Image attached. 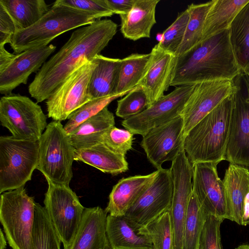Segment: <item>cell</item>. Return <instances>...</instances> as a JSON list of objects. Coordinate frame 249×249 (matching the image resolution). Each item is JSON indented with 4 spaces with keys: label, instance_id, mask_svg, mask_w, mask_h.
Masks as SVG:
<instances>
[{
    "label": "cell",
    "instance_id": "44dd1931",
    "mask_svg": "<svg viewBox=\"0 0 249 249\" xmlns=\"http://www.w3.org/2000/svg\"><path fill=\"white\" fill-rule=\"evenodd\" d=\"M160 0H136L131 10L120 15V31L124 38L136 41L149 38L156 23V8Z\"/></svg>",
    "mask_w": 249,
    "mask_h": 249
},
{
    "label": "cell",
    "instance_id": "ac0fdd59",
    "mask_svg": "<svg viewBox=\"0 0 249 249\" xmlns=\"http://www.w3.org/2000/svg\"><path fill=\"white\" fill-rule=\"evenodd\" d=\"M56 47L50 44L16 54L7 66L0 71V93L8 95L21 84H26L29 76L37 72Z\"/></svg>",
    "mask_w": 249,
    "mask_h": 249
},
{
    "label": "cell",
    "instance_id": "f1b7e54d",
    "mask_svg": "<svg viewBox=\"0 0 249 249\" xmlns=\"http://www.w3.org/2000/svg\"><path fill=\"white\" fill-rule=\"evenodd\" d=\"M192 189L186 183L173 185L172 203L169 210L173 231L172 249H182L183 233L187 208Z\"/></svg>",
    "mask_w": 249,
    "mask_h": 249
},
{
    "label": "cell",
    "instance_id": "e575fe53",
    "mask_svg": "<svg viewBox=\"0 0 249 249\" xmlns=\"http://www.w3.org/2000/svg\"><path fill=\"white\" fill-rule=\"evenodd\" d=\"M151 241L153 249H172L173 231L169 211L138 229Z\"/></svg>",
    "mask_w": 249,
    "mask_h": 249
},
{
    "label": "cell",
    "instance_id": "60d3db41",
    "mask_svg": "<svg viewBox=\"0 0 249 249\" xmlns=\"http://www.w3.org/2000/svg\"><path fill=\"white\" fill-rule=\"evenodd\" d=\"M64 5L88 13L95 14L101 19L111 17L114 14L106 0H58Z\"/></svg>",
    "mask_w": 249,
    "mask_h": 249
},
{
    "label": "cell",
    "instance_id": "d6a6232c",
    "mask_svg": "<svg viewBox=\"0 0 249 249\" xmlns=\"http://www.w3.org/2000/svg\"><path fill=\"white\" fill-rule=\"evenodd\" d=\"M208 215L193 192L187 208L182 249H199L201 235Z\"/></svg>",
    "mask_w": 249,
    "mask_h": 249
},
{
    "label": "cell",
    "instance_id": "d4e9b609",
    "mask_svg": "<svg viewBox=\"0 0 249 249\" xmlns=\"http://www.w3.org/2000/svg\"><path fill=\"white\" fill-rule=\"evenodd\" d=\"M125 156L111 150L102 142L74 151L75 160L82 161L112 175L127 171L128 164Z\"/></svg>",
    "mask_w": 249,
    "mask_h": 249
},
{
    "label": "cell",
    "instance_id": "8992f818",
    "mask_svg": "<svg viewBox=\"0 0 249 249\" xmlns=\"http://www.w3.org/2000/svg\"><path fill=\"white\" fill-rule=\"evenodd\" d=\"M35 204L24 187L1 194L0 221L12 249H33Z\"/></svg>",
    "mask_w": 249,
    "mask_h": 249
},
{
    "label": "cell",
    "instance_id": "ba28073f",
    "mask_svg": "<svg viewBox=\"0 0 249 249\" xmlns=\"http://www.w3.org/2000/svg\"><path fill=\"white\" fill-rule=\"evenodd\" d=\"M0 121L16 139L38 141L48 124L40 106L29 97L10 94L0 100Z\"/></svg>",
    "mask_w": 249,
    "mask_h": 249
},
{
    "label": "cell",
    "instance_id": "681fc988",
    "mask_svg": "<svg viewBox=\"0 0 249 249\" xmlns=\"http://www.w3.org/2000/svg\"></svg>",
    "mask_w": 249,
    "mask_h": 249
},
{
    "label": "cell",
    "instance_id": "e0dca14e",
    "mask_svg": "<svg viewBox=\"0 0 249 249\" xmlns=\"http://www.w3.org/2000/svg\"><path fill=\"white\" fill-rule=\"evenodd\" d=\"M145 72L138 86L146 94L148 107L164 95L171 86L178 56L163 49L158 43L152 49Z\"/></svg>",
    "mask_w": 249,
    "mask_h": 249
},
{
    "label": "cell",
    "instance_id": "52a82bcc",
    "mask_svg": "<svg viewBox=\"0 0 249 249\" xmlns=\"http://www.w3.org/2000/svg\"><path fill=\"white\" fill-rule=\"evenodd\" d=\"M39 160L38 141L0 137V193L24 186Z\"/></svg>",
    "mask_w": 249,
    "mask_h": 249
},
{
    "label": "cell",
    "instance_id": "30bf717a",
    "mask_svg": "<svg viewBox=\"0 0 249 249\" xmlns=\"http://www.w3.org/2000/svg\"><path fill=\"white\" fill-rule=\"evenodd\" d=\"M44 208L63 248L69 246L79 228L85 208L69 185L48 182Z\"/></svg>",
    "mask_w": 249,
    "mask_h": 249
},
{
    "label": "cell",
    "instance_id": "3957f363",
    "mask_svg": "<svg viewBox=\"0 0 249 249\" xmlns=\"http://www.w3.org/2000/svg\"><path fill=\"white\" fill-rule=\"evenodd\" d=\"M233 93L201 120L185 137L184 149L192 164L197 162L218 164L226 160Z\"/></svg>",
    "mask_w": 249,
    "mask_h": 249
},
{
    "label": "cell",
    "instance_id": "4fadbf2b",
    "mask_svg": "<svg viewBox=\"0 0 249 249\" xmlns=\"http://www.w3.org/2000/svg\"><path fill=\"white\" fill-rule=\"evenodd\" d=\"M157 170L155 179L125 214L137 229L170 209L173 190L170 170Z\"/></svg>",
    "mask_w": 249,
    "mask_h": 249
},
{
    "label": "cell",
    "instance_id": "7c38bea8",
    "mask_svg": "<svg viewBox=\"0 0 249 249\" xmlns=\"http://www.w3.org/2000/svg\"><path fill=\"white\" fill-rule=\"evenodd\" d=\"M195 85L175 87L141 113L124 119L122 125L134 134L143 136L151 129L168 123L181 115Z\"/></svg>",
    "mask_w": 249,
    "mask_h": 249
},
{
    "label": "cell",
    "instance_id": "9a60e30c",
    "mask_svg": "<svg viewBox=\"0 0 249 249\" xmlns=\"http://www.w3.org/2000/svg\"><path fill=\"white\" fill-rule=\"evenodd\" d=\"M184 121L181 115L142 136L141 146L157 169L165 161L174 160L184 149Z\"/></svg>",
    "mask_w": 249,
    "mask_h": 249
},
{
    "label": "cell",
    "instance_id": "4316f807",
    "mask_svg": "<svg viewBox=\"0 0 249 249\" xmlns=\"http://www.w3.org/2000/svg\"><path fill=\"white\" fill-rule=\"evenodd\" d=\"M249 0H214L203 25L201 41L229 30L236 15Z\"/></svg>",
    "mask_w": 249,
    "mask_h": 249
},
{
    "label": "cell",
    "instance_id": "8d00e7d4",
    "mask_svg": "<svg viewBox=\"0 0 249 249\" xmlns=\"http://www.w3.org/2000/svg\"><path fill=\"white\" fill-rule=\"evenodd\" d=\"M189 18L187 9L179 13L176 20L163 32L158 44L164 50L175 53L184 38Z\"/></svg>",
    "mask_w": 249,
    "mask_h": 249
},
{
    "label": "cell",
    "instance_id": "8fae6325",
    "mask_svg": "<svg viewBox=\"0 0 249 249\" xmlns=\"http://www.w3.org/2000/svg\"><path fill=\"white\" fill-rule=\"evenodd\" d=\"M233 82L235 89L226 160L249 167V79L242 71Z\"/></svg>",
    "mask_w": 249,
    "mask_h": 249
},
{
    "label": "cell",
    "instance_id": "b9f144b4",
    "mask_svg": "<svg viewBox=\"0 0 249 249\" xmlns=\"http://www.w3.org/2000/svg\"><path fill=\"white\" fill-rule=\"evenodd\" d=\"M16 32L15 24L8 13L0 5V45L10 43Z\"/></svg>",
    "mask_w": 249,
    "mask_h": 249
},
{
    "label": "cell",
    "instance_id": "bcb514c9",
    "mask_svg": "<svg viewBox=\"0 0 249 249\" xmlns=\"http://www.w3.org/2000/svg\"><path fill=\"white\" fill-rule=\"evenodd\" d=\"M0 249H5L6 241L1 229L0 230Z\"/></svg>",
    "mask_w": 249,
    "mask_h": 249
},
{
    "label": "cell",
    "instance_id": "7dc6e473",
    "mask_svg": "<svg viewBox=\"0 0 249 249\" xmlns=\"http://www.w3.org/2000/svg\"><path fill=\"white\" fill-rule=\"evenodd\" d=\"M235 249H249V244H243L238 246Z\"/></svg>",
    "mask_w": 249,
    "mask_h": 249
},
{
    "label": "cell",
    "instance_id": "484cf974",
    "mask_svg": "<svg viewBox=\"0 0 249 249\" xmlns=\"http://www.w3.org/2000/svg\"><path fill=\"white\" fill-rule=\"evenodd\" d=\"M114 126V115L107 107L84 121L70 135L72 144L76 150L90 147L100 142L103 134Z\"/></svg>",
    "mask_w": 249,
    "mask_h": 249
},
{
    "label": "cell",
    "instance_id": "74e56055",
    "mask_svg": "<svg viewBox=\"0 0 249 249\" xmlns=\"http://www.w3.org/2000/svg\"><path fill=\"white\" fill-rule=\"evenodd\" d=\"M148 107L146 94L137 86L117 101L116 115L126 119L141 113Z\"/></svg>",
    "mask_w": 249,
    "mask_h": 249
},
{
    "label": "cell",
    "instance_id": "2e32d148",
    "mask_svg": "<svg viewBox=\"0 0 249 249\" xmlns=\"http://www.w3.org/2000/svg\"><path fill=\"white\" fill-rule=\"evenodd\" d=\"M217 165L209 162L193 164V192L208 215L228 219L225 189L218 176Z\"/></svg>",
    "mask_w": 249,
    "mask_h": 249
},
{
    "label": "cell",
    "instance_id": "ab89813d",
    "mask_svg": "<svg viewBox=\"0 0 249 249\" xmlns=\"http://www.w3.org/2000/svg\"><path fill=\"white\" fill-rule=\"evenodd\" d=\"M221 218L209 214L200 237L199 249H223L221 240Z\"/></svg>",
    "mask_w": 249,
    "mask_h": 249
},
{
    "label": "cell",
    "instance_id": "836d02e7",
    "mask_svg": "<svg viewBox=\"0 0 249 249\" xmlns=\"http://www.w3.org/2000/svg\"><path fill=\"white\" fill-rule=\"evenodd\" d=\"M33 249H61V240L44 208L36 202Z\"/></svg>",
    "mask_w": 249,
    "mask_h": 249
},
{
    "label": "cell",
    "instance_id": "d6986e66",
    "mask_svg": "<svg viewBox=\"0 0 249 249\" xmlns=\"http://www.w3.org/2000/svg\"><path fill=\"white\" fill-rule=\"evenodd\" d=\"M107 214L99 206L85 208L76 234L64 249H110L106 232Z\"/></svg>",
    "mask_w": 249,
    "mask_h": 249
},
{
    "label": "cell",
    "instance_id": "5b68a950",
    "mask_svg": "<svg viewBox=\"0 0 249 249\" xmlns=\"http://www.w3.org/2000/svg\"><path fill=\"white\" fill-rule=\"evenodd\" d=\"M38 142L36 169L48 182L69 185L73 176L75 149L61 122L54 121L48 124Z\"/></svg>",
    "mask_w": 249,
    "mask_h": 249
},
{
    "label": "cell",
    "instance_id": "ffe728a7",
    "mask_svg": "<svg viewBox=\"0 0 249 249\" xmlns=\"http://www.w3.org/2000/svg\"><path fill=\"white\" fill-rule=\"evenodd\" d=\"M158 170L146 175H137L121 179L113 187L105 209L108 214L125 215L142 194L156 178Z\"/></svg>",
    "mask_w": 249,
    "mask_h": 249
},
{
    "label": "cell",
    "instance_id": "7bdbcfd3",
    "mask_svg": "<svg viewBox=\"0 0 249 249\" xmlns=\"http://www.w3.org/2000/svg\"><path fill=\"white\" fill-rule=\"evenodd\" d=\"M136 0H106L109 8L113 14L119 16L129 12L132 8Z\"/></svg>",
    "mask_w": 249,
    "mask_h": 249
},
{
    "label": "cell",
    "instance_id": "7a4b0ae2",
    "mask_svg": "<svg viewBox=\"0 0 249 249\" xmlns=\"http://www.w3.org/2000/svg\"><path fill=\"white\" fill-rule=\"evenodd\" d=\"M230 38L229 29L198 44L178 56L171 86L218 80H233L241 72Z\"/></svg>",
    "mask_w": 249,
    "mask_h": 249
},
{
    "label": "cell",
    "instance_id": "c3c4849f",
    "mask_svg": "<svg viewBox=\"0 0 249 249\" xmlns=\"http://www.w3.org/2000/svg\"><path fill=\"white\" fill-rule=\"evenodd\" d=\"M243 71L248 76L249 79V63L246 66L243 70Z\"/></svg>",
    "mask_w": 249,
    "mask_h": 249
},
{
    "label": "cell",
    "instance_id": "d590c367",
    "mask_svg": "<svg viewBox=\"0 0 249 249\" xmlns=\"http://www.w3.org/2000/svg\"><path fill=\"white\" fill-rule=\"evenodd\" d=\"M129 92L93 99L88 102L69 116L67 123L64 126L66 132L70 135L84 121L95 115L115 99L124 96Z\"/></svg>",
    "mask_w": 249,
    "mask_h": 249
},
{
    "label": "cell",
    "instance_id": "1f68e13d",
    "mask_svg": "<svg viewBox=\"0 0 249 249\" xmlns=\"http://www.w3.org/2000/svg\"><path fill=\"white\" fill-rule=\"evenodd\" d=\"M214 0L199 4L191 3L187 8L189 18L183 40L176 52L180 56L198 44L201 40L205 18Z\"/></svg>",
    "mask_w": 249,
    "mask_h": 249
},
{
    "label": "cell",
    "instance_id": "f6af8a7d",
    "mask_svg": "<svg viewBox=\"0 0 249 249\" xmlns=\"http://www.w3.org/2000/svg\"><path fill=\"white\" fill-rule=\"evenodd\" d=\"M249 225V191L247 193L243 202L242 226Z\"/></svg>",
    "mask_w": 249,
    "mask_h": 249
},
{
    "label": "cell",
    "instance_id": "277c9868",
    "mask_svg": "<svg viewBox=\"0 0 249 249\" xmlns=\"http://www.w3.org/2000/svg\"><path fill=\"white\" fill-rule=\"evenodd\" d=\"M98 19H100V18L95 14L64 5L57 0L35 24L16 32L10 45L15 54L45 47L63 33Z\"/></svg>",
    "mask_w": 249,
    "mask_h": 249
},
{
    "label": "cell",
    "instance_id": "603a6c76",
    "mask_svg": "<svg viewBox=\"0 0 249 249\" xmlns=\"http://www.w3.org/2000/svg\"><path fill=\"white\" fill-rule=\"evenodd\" d=\"M222 181L227 196L228 219L241 225L244 199L249 191V167L230 163Z\"/></svg>",
    "mask_w": 249,
    "mask_h": 249
},
{
    "label": "cell",
    "instance_id": "9c48e42d",
    "mask_svg": "<svg viewBox=\"0 0 249 249\" xmlns=\"http://www.w3.org/2000/svg\"><path fill=\"white\" fill-rule=\"evenodd\" d=\"M96 65L94 58L84 60L59 85L46 102L48 117L54 121L65 120L91 100L89 85Z\"/></svg>",
    "mask_w": 249,
    "mask_h": 249
},
{
    "label": "cell",
    "instance_id": "6da1fadb",
    "mask_svg": "<svg viewBox=\"0 0 249 249\" xmlns=\"http://www.w3.org/2000/svg\"><path fill=\"white\" fill-rule=\"evenodd\" d=\"M118 25L110 19H98L73 32L60 50L47 60L28 87L37 103L47 100L84 60L100 54L116 35Z\"/></svg>",
    "mask_w": 249,
    "mask_h": 249
},
{
    "label": "cell",
    "instance_id": "f35d334b",
    "mask_svg": "<svg viewBox=\"0 0 249 249\" xmlns=\"http://www.w3.org/2000/svg\"><path fill=\"white\" fill-rule=\"evenodd\" d=\"M134 134L128 130L113 126L102 136L101 142L114 152L125 156L132 148Z\"/></svg>",
    "mask_w": 249,
    "mask_h": 249
},
{
    "label": "cell",
    "instance_id": "f546056e",
    "mask_svg": "<svg viewBox=\"0 0 249 249\" xmlns=\"http://www.w3.org/2000/svg\"><path fill=\"white\" fill-rule=\"evenodd\" d=\"M229 32L235 56L243 71L249 63V1L235 17Z\"/></svg>",
    "mask_w": 249,
    "mask_h": 249
},
{
    "label": "cell",
    "instance_id": "7402d4cb",
    "mask_svg": "<svg viewBox=\"0 0 249 249\" xmlns=\"http://www.w3.org/2000/svg\"><path fill=\"white\" fill-rule=\"evenodd\" d=\"M125 215L108 214L106 232L110 249H153L151 240L141 234Z\"/></svg>",
    "mask_w": 249,
    "mask_h": 249
},
{
    "label": "cell",
    "instance_id": "cb8c5ba5",
    "mask_svg": "<svg viewBox=\"0 0 249 249\" xmlns=\"http://www.w3.org/2000/svg\"><path fill=\"white\" fill-rule=\"evenodd\" d=\"M97 65L93 70L89 85L91 100L115 94L122 59L99 54L94 58Z\"/></svg>",
    "mask_w": 249,
    "mask_h": 249
},
{
    "label": "cell",
    "instance_id": "ee69618b",
    "mask_svg": "<svg viewBox=\"0 0 249 249\" xmlns=\"http://www.w3.org/2000/svg\"><path fill=\"white\" fill-rule=\"evenodd\" d=\"M16 54L8 52L4 45H0V71H3L14 58Z\"/></svg>",
    "mask_w": 249,
    "mask_h": 249
},
{
    "label": "cell",
    "instance_id": "4dcf8cb0",
    "mask_svg": "<svg viewBox=\"0 0 249 249\" xmlns=\"http://www.w3.org/2000/svg\"><path fill=\"white\" fill-rule=\"evenodd\" d=\"M150 53H132L122 59L115 94L129 92L138 86L149 61Z\"/></svg>",
    "mask_w": 249,
    "mask_h": 249
},
{
    "label": "cell",
    "instance_id": "5bb4252c",
    "mask_svg": "<svg viewBox=\"0 0 249 249\" xmlns=\"http://www.w3.org/2000/svg\"><path fill=\"white\" fill-rule=\"evenodd\" d=\"M235 89L233 80H218L195 84L181 115L184 121L183 137Z\"/></svg>",
    "mask_w": 249,
    "mask_h": 249
},
{
    "label": "cell",
    "instance_id": "83f0119b",
    "mask_svg": "<svg viewBox=\"0 0 249 249\" xmlns=\"http://www.w3.org/2000/svg\"><path fill=\"white\" fill-rule=\"evenodd\" d=\"M0 5L12 18L16 32L33 26L50 8L44 0H0Z\"/></svg>",
    "mask_w": 249,
    "mask_h": 249
}]
</instances>
